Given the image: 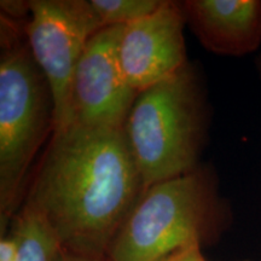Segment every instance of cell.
<instances>
[{
    "instance_id": "obj_4",
    "label": "cell",
    "mask_w": 261,
    "mask_h": 261,
    "mask_svg": "<svg viewBox=\"0 0 261 261\" xmlns=\"http://www.w3.org/2000/svg\"><path fill=\"white\" fill-rule=\"evenodd\" d=\"M210 125L203 76L190 61L139 92L123 130L145 188L198 167Z\"/></svg>"
},
{
    "instance_id": "obj_14",
    "label": "cell",
    "mask_w": 261,
    "mask_h": 261,
    "mask_svg": "<svg viewBox=\"0 0 261 261\" xmlns=\"http://www.w3.org/2000/svg\"><path fill=\"white\" fill-rule=\"evenodd\" d=\"M54 261H110L107 257H90L61 249Z\"/></svg>"
},
{
    "instance_id": "obj_11",
    "label": "cell",
    "mask_w": 261,
    "mask_h": 261,
    "mask_svg": "<svg viewBox=\"0 0 261 261\" xmlns=\"http://www.w3.org/2000/svg\"><path fill=\"white\" fill-rule=\"evenodd\" d=\"M2 16L14 22H27L31 17V4L23 0H2Z\"/></svg>"
},
{
    "instance_id": "obj_10",
    "label": "cell",
    "mask_w": 261,
    "mask_h": 261,
    "mask_svg": "<svg viewBox=\"0 0 261 261\" xmlns=\"http://www.w3.org/2000/svg\"><path fill=\"white\" fill-rule=\"evenodd\" d=\"M163 0H90L104 28L128 25L150 16Z\"/></svg>"
},
{
    "instance_id": "obj_16",
    "label": "cell",
    "mask_w": 261,
    "mask_h": 261,
    "mask_svg": "<svg viewBox=\"0 0 261 261\" xmlns=\"http://www.w3.org/2000/svg\"><path fill=\"white\" fill-rule=\"evenodd\" d=\"M242 261H248V260H242Z\"/></svg>"
},
{
    "instance_id": "obj_2",
    "label": "cell",
    "mask_w": 261,
    "mask_h": 261,
    "mask_svg": "<svg viewBox=\"0 0 261 261\" xmlns=\"http://www.w3.org/2000/svg\"><path fill=\"white\" fill-rule=\"evenodd\" d=\"M231 211L210 163L148 187L108 250L110 261H160L181 248L208 247L228 227Z\"/></svg>"
},
{
    "instance_id": "obj_3",
    "label": "cell",
    "mask_w": 261,
    "mask_h": 261,
    "mask_svg": "<svg viewBox=\"0 0 261 261\" xmlns=\"http://www.w3.org/2000/svg\"><path fill=\"white\" fill-rule=\"evenodd\" d=\"M24 23L2 16L0 237L24 204L33 161L55 132L54 96L29 48Z\"/></svg>"
},
{
    "instance_id": "obj_9",
    "label": "cell",
    "mask_w": 261,
    "mask_h": 261,
    "mask_svg": "<svg viewBox=\"0 0 261 261\" xmlns=\"http://www.w3.org/2000/svg\"><path fill=\"white\" fill-rule=\"evenodd\" d=\"M19 242L18 261H54L62 246L45 215L24 202L9 228Z\"/></svg>"
},
{
    "instance_id": "obj_7",
    "label": "cell",
    "mask_w": 261,
    "mask_h": 261,
    "mask_svg": "<svg viewBox=\"0 0 261 261\" xmlns=\"http://www.w3.org/2000/svg\"><path fill=\"white\" fill-rule=\"evenodd\" d=\"M185 24L181 2L163 0L154 14L123 25L119 57L137 92L171 76L188 63Z\"/></svg>"
},
{
    "instance_id": "obj_6",
    "label": "cell",
    "mask_w": 261,
    "mask_h": 261,
    "mask_svg": "<svg viewBox=\"0 0 261 261\" xmlns=\"http://www.w3.org/2000/svg\"><path fill=\"white\" fill-rule=\"evenodd\" d=\"M123 25L97 32L85 48L71 85L73 123L122 129L138 92L121 67L119 42Z\"/></svg>"
},
{
    "instance_id": "obj_15",
    "label": "cell",
    "mask_w": 261,
    "mask_h": 261,
    "mask_svg": "<svg viewBox=\"0 0 261 261\" xmlns=\"http://www.w3.org/2000/svg\"><path fill=\"white\" fill-rule=\"evenodd\" d=\"M255 68H256V73L259 75L261 80V54L255 58Z\"/></svg>"
},
{
    "instance_id": "obj_8",
    "label": "cell",
    "mask_w": 261,
    "mask_h": 261,
    "mask_svg": "<svg viewBox=\"0 0 261 261\" xmlns=\"http://www.w3.org/2000/svg\"><path fill=\"white\" fill-rule=\"evenodd\" d=\"M187 24L205 50L242 57L261 45L260 0H185Z\"/></svg>"
},
{
    "instance_id": "obj_1",
    "label": "cell",
    "mask_w": 261,
    "mask_h": 261,
    "mask_svg": "<svg viewBox=\"0 0 261 261\" xmlns=\"http://www.w3.org/2000/svg\"><path fill=\"white\" fill-rule=\"evenodd\" d=\"M145 189L123 128L73 123L52 135L24 202L45 215L62 249L107 257Z\"/></svg>"
},
{
    "instance_id": "obj_5",
    "label": "cell",
    "mask_w": 261,
    "mask_h": 261,
    "mask_svg": "<svg viewBox=\"0 0 261 261\" xmlns=\"http://www.w3.org/2000/svg\"><path fill=\"white\" fill-rule=\"evenodd\" d=\"M24 34L55 102V132L73 125L71 85L90 39L104 27L90 0H29Z\"/></svg>"
},
{
    "instance_id": "obj_13",
    "label": "cell",
    "mask_w": 261,
    "mask_h": 261,
    "mask_svg": "<svg viewBox=\"0 0 261 261\" xmlns=\"http://www.w3.org/2000/svg\"><path fill=\"white\" fill-rule=\"evenodd\" d=\"M160 261H208L205 259L202 248L198 246H190L175 250Z\"/></svg>"
},
{
    "instance_id": "obj_12",
    "label": "cell",
    "mask_w": 261,
    "mask_h": 261,
    "mask_svg": "<svg viewBox=\"0 0 261 261\" xmlns=\"http://www.w3.org/2000/svg\"><path fill=\"white\" fill-rule=\"evenodd\" d=\"M19 242L12 232L0 237V261H18Z\"/></svg>"
}]
</instances>
